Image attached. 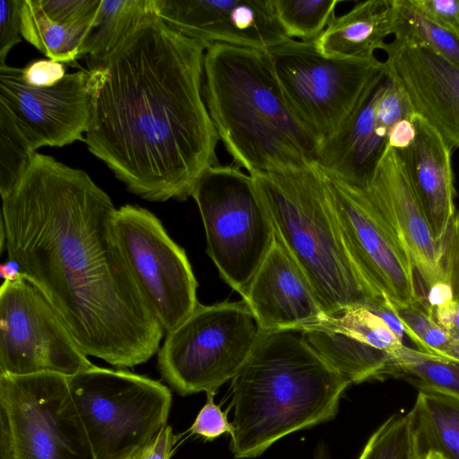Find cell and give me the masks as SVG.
I'll return each instance as SVG.
<instances>
[{
  "label": "cell",
  "instance_id": "cell-1",
  "mask_svg": "<svg viewBox=\"0 0 459 459\" xmlns=\"http://www.w3.org/2000/svg\"><path fill=\"white\" fill-rule=\"evenodd\" d=\"M108 195L82 169L35 152L2 196L1 252L48 299L87 356L145 363L164 329L126 261Z\"/></svg>",
  "mask_w": 459,
  "mask_h": 459
},
{
  "label": "cell",
  "instance_id": "cell-2",
  "mask_svg": "<svg viewBox=\"0 0 459 459\" xmlns=\"http://www.w3.org/2000/svg\"><path fill=\"white\" fill-rule=\"evenodd\" d=\"M207 46L148 16L109 51L86 58L91 117L84 142L128 191L185 200L219 164L203 91Z\"/></svg>",
  "mask_w": 459,
  "mask_h": 459
},
{
  "label": "cell",
  "instance_id": "cell-3",
  "mask_svg": "<svg viewBox=\"0 0 459 459\" xmlns=\"http://www.w3.org/2000/svg\"><path fill=\"white\" fill-rule=\"evenodd\" d=\"M230 381L236 459L258 457L286 436L333 420L351 385L294 330L260 331Z\"/></svg>",
  "mask_w": 459,
  "mask_h": 459
},
{
  "label": "cell",
  "instance_id": "cell-4",
  "mask_svg": "<svg viewBox=\"0 0 459 459\" xmlns=\"http://www.w3.org/2000/svg\"><path fill=\"white\" fill-rule=\"evenodd\" d=\"M204 97L234 166L255 171H292L316 165L318 145L284 101L264 51L207 47Z\"/></svg>",
  "mask_w": 459,
  "mask_h": 459
},
{
  "label": "cell",
  "instance_id": "cell-5",
  "mask_svg": "<svg viewBox=\"0 0 459 459\" xmlns=\"http://www.w3.org/2000/svg\"><path fill=\"white\" fill-rule=\"evenodd\" d=\"M249 175L276 237L306 274L328 316L355 306L385 302L375 294L353 262L326 176L316 165Z\"/></svg>",
  "mask_w": 459,
  "mask_h": 459
},
{
  "label": "cell",
  "instance_id": "cell-6",
  "mask_svg": "<svg viewBox=\"0 0 459 459\" xmlns=\"http://www.w3.org/2000/svg\"><path fill=\"white\" fill-rule=\"evenodd\" d=\"M265 53L285 103L318 149L342 129L385 74V63L376 56L328 57L314 42L289 39Z\"/></svg>",
  "mask_w": 459,
  "mask_h": 459
},
{
  "label": "cell",
  "instance_id": "cell-7",
  "mask_svg": "<svg viewBox=\"0 0 459 459\" xmlns=\"http://www.w3.org/2000/svg\"><path fill=\"white\" fill-rule=\"evenodd\" d=\"M68 381L96 459H139L167 425L172 395L157 380L94 365Z\"/></svg>",
  "mask_w": 459,
  "mask_h": 459
},
{
  "label": "cell",
  "instance_id": "cell-8",
  "mask_svg": "<svg viewBox=\"0 0 459 459\" xmlns=\"http://www.w3.org/2000/svg\"><path fill=\"white\" fill-rule=\"evenodd\" d=\"M191 196L202 217L208 255L223 281L243 297L275 238L251 176L234 165H214L199 178Z\"/></svg>",
  "mask_w": 459,
  "mask_h": 459
},
{
  "label": "cell",
  "instance_id": "cell-9",
  "mask_svg": "<svg viewBox=\"0 0 459 459\" xmlns=\"http://www.w3.org/2000/svg\"><path fill=\"white\" fill-rule=\"evenodd\" d=\"M260 330L247 304H198L158 351L161 377L180 395L214 394L250 356Z\"/></svg>",
  "mask_w": 459,
  "mask_h": 459
},
{
  "label": "cell",
  "instance_id": "cell-10",
  "mask_svg": "<svg viewBox=\"0 0 459 459\" xmlns=\"http://www.w3.org/2000/svg\"><path fill=\"white\" fill-rule=\"evenodd\" d=\"M0 408L9 420L13 459H96L68 377L0 373Z\"/></svg>",
  "mask_w": 459,
  "mask_h": 459
},
{
  "label": "cell",
  "instance_id": "cell-11",
  "mask_svg": "<svg viewBox=\"0 0 459 459\" xmlns=\"http://www.w3.org/2000/svg\"><path fill=\"white\" fill-rule=\"evenodd\" d=\"M94 365L44 294L22 273L0 288V373L73 377Z\"/></svg>",
  "mask_w": 459,
  "mask_h": 459
},
{
  "label": "cell",
  "instance_id": "cell-12",
  "mask_svg": "<svg viewBox=\"0 0 459 459\" xmlns=\"http://www.w3.org/2000/svg\"><path fill=\"white\" fill-rule=\"evenodd\" d=\"M117 236L130 269L164 331L179 326L196 308L197 281L187 255L147 209H117Z\"/></svg>",
  "mask_w": 459,
  "mask_h": 459
},
{
  "label": "cell",
  "instance_id": "cell-13",
  "mask_svg": "<svg viewBox=\"0 0 459 459\" xmlns=\"http://www.w3.org/2000/svg\"><path fill=\"white\" fill-rule=\"evenodd\" d=\"M326 178L348 251L375 294L394 306L425 299L418 291L408 254L388 226L359 194Z\"/></svg>",
  "mask_w": 459,
  "mask_h": 459
},
{
  "label": "cell",
  "instance_id": "cell-14",
  "mask_svg": "<svg viewBox=\"0 0 459 459\" xmlns=\"http://www.w3.org/2000/svg\"><path fill=\"white\" fill-rule=\"evenodd\" d=\"M89 72L66 74L56 85L37 88L22 79V68L0 65V107L31 150L83 141L91 117Z\"/></svg>",
  "mask_w": 459,
  "mask_h": 459
},
{
  "label": "cell",
  "instance_id": "cell-15",
  "mask_svg": "<svg viewBox=\"0 0 459 459\" xmlns=\"http://www.w3.org/2000/svg\"><path fill=\"white\" fill-rule=\"evenodd\" d=\"M352 191L359 194L388 226L428 290L441 283L453 285L451 235L445 243L434 239L403 161L394 149L387 146L368 187Z\"/></svg>",
  "mask_w": 459,
  "mask_h": 459
},
{
  "label": "cell",
  "instance_id": "cell-16",
  "mask_svg": "<svg viewBox=\"0 0 459 459\" xmlns=\"http://www.w3.org/2000/svg\"><path fill=\"white\" fill-rule=\"evenodd\" d=\"M156 9L169 27L207 47L228 44L265 52L290 39L270 0H156Z\"/></svg>",
  "mask_w": 459,
  "mask_h": 459
},
{
  "label": "cell",
  "instance_id": "cell-17",
  "mask_svg": "<svg viewBox=\"0 0 459 459\" xmlns=\"http://www.w3.org/2000/svg\"><path fill=\"white\" fill-rule=\"evenodd\" d=\"M383 51L387 75L414 113L430 125L451 149L459 148V66L429 48L394 39Z\"/></svg>",
  "mask_w": 459,
  "mask_h": 459
},
{
  "label": "cell",
  "instance_id": "cell-18",
  "mask_svg": "<svg viewBox=\"0 0 459 459\" xmlns=\"http://www.w3.org/2000/svg\"><path fill=\"white\" fill-rule=\"evenodd\" d=\"M242 300L261 332H301L328 316L306 274L276 235Z\"/></svg>",
  "mask_w": 459,
  "mask_h": 459
},
{
  "label": "cell",
  "instance_id": "cell-19",
  "mask_svg": "<svg viewBox=\"0 0 459 459\" xmlns=\"http://www.w3.org/2000/svg\"><path fill=\"white\" fill-rule=\"evenodd\" d=\"M416 134L405 149L396 151L427 219L434 239L445 243L455 224L452 149L423 118H414Z\"/></svg>",
  "mask_w": 459,
  "mask_h": 459
},
{
  "label": "cell",
  "instance_id": "cell-20",
  "mask_svg": "<svg viewBox=\"0 0 459 459\" xmlns=\"http://www.w3.org/2000/svg\"><path fill=\"white\" fill-rule=\"evenodd\" d=\"M393 0L357 3L341 16H335L314 42L324 56L334 58L366 59L385 48L392 34Z\"/></svg>",
  "mask_w": 459,
  "mask_h": 459
},
{
  "label": "cell",
  "instance_id": "cell-21",
  "mask_svg": "<svg viewBox=\"0 0 459 459\" xmlns=\"http://www.w3.org/2000/svg\"><path fill=\"white\" fill-rule=\"evenodd\" d=\"M408 415L416 459L431 453L443 459H459V398L418 389Z\"/></svg>",
  "mask_w": 459,
  "mask_h": 459
},
{
  "label": "cell",
  "instance_id": "cell-22",
  "mask_svg": "<svg viewBox=\"0 0 459 459\" xmlns=\"http://www.w3.org/2000/svg\"><path fill=\"white\" fill-rule=\"evenodd\" d=\"M21 35L51 60L60 63L79 58L91 27L65 26L50 20L37 0H22Z\"/></svg>",
  "mask_w": 459,
  "mask_h": 459
},
{
  "label": "cell",
  "instance_id": "cell-23",
  "mask_svg": "<svg viewBox=\"0 0 459 459\" xmlns=\"http://www.w3.org/2000/svg\"><path fill=\"white\" fill-rule=\"evenodd\" d=\"M155 13L156 0H101L80 56L109 51L143 19Z\"/></svg>",
  "mask_w": 459,
  "mask_h": 459
},
{
  "label": "cell",
  "instance_id": "cell-24",
  "mask_svg": "<svg viewBox=\"0 0 459 459\" xmlns=\"http://www.w3.org/2000/svg\"><path fill=\"white\" fill-rule=\"evenodd\" d=\"M392 35L423 45L459 66V34L430 21L408 0H393Z\"/></svg>",
  "mask_w": 459,
  "mask_h": 459
},
{
  "label": "cell",
  "instance_id": "cell-25",
  "mask_svg": "<svg viewBox=\"0 0 459 459\" xmlns=\"http://www.w3.org/2000/svg\"><path fill=\"white\" fill-rule=\"evenodd\" d=\"M396 377L417 387L459 398V362L435 357L405 345L393 355Z\"/></svg>",
  "mask_w": 459,
  "mask_h": 459
},
{
  "label": "cell",
  "instance_id": "cell-26",
  "mask_svg": "<svg viewBox=\"0 0 459 459\" xmlns=\"http://www.w3.org/2000/svg\"><path fill=\"white\" fill-rule=\"evenodd\" d=\"M273 14L285 35L315 42L334 19L340 0H270Z\"/></svg>",
  "mask_w": 459,
  "mask_h": 459
},
{
  "label": "cell",
  "instance_id": "cell-27",
  "mask_svg": "<svg viewBox=\"0 0 459 459\" xmlns=\"http://www.w3.org/2000/svg\"><path fill=\"white\" fill-rule=\"evenodd\" d=\"M390 308L417 350L435 357H444L452 340L433 317L426 299L412 304L390 305Z\"/></svg>",
  "mask_w": 459,
  "mask_h": 459
},
{
  "label": "cell",
  "instance_id": "cell-28",
  "mask_svg": "<svg viewBox=\"0 0 459 459\" xmlns=\"http://www.w3.org/2000/svg\"><path fill=\"white\" fill-rule=\"evenodd\" d=\"M34 153L9 113L0 107L1 197L6 195L17 184Z\"/></svg>",
  "mask_w": 459,
  "mask_h": 459
},
{
  "label": "cell",
  "instance_id": "cell-29",
  "mask_svg": "<svg viewBox=\"0 0 459 459\" xmlns=\"http://www.w3.org/2000/svg\"><path fill=\"white\" fill-rule=\"evenodd\" d=\"M358 459H416L408 413L385 420L369 437Z\"/></svg>",
  "mask_w": 459,
  "mask_h": 459
},
{
  "label": "cell",
  "instance_id": "cell-30",
  "mask_svg": "<svg viewBox=\"0 0 459 459\" xmlns=\"http://www.w3.org/2000/svg\"><path fill=\"white\" fill-rule=\"evenodd\" d=\"M44 13L65 26L91 27L101 0H37Z\"/></svg>",
  "mask_w": 459,
  "mask_h": 459
},
{
  "label": "cell",
  "instance_id": "cell-31",
  "mask_svg": "<svg viewBox=\"0 0 459 459\" xmlns=\"http://www.w3.org/2000/svg\"><path fill=\"white\" fill-rule=\"evenodd\" d=\"M206 396V403L197 414L191 427L192 433L209 440L215 439L223 433H228L230 436L233 432V425L228 420L227 413L214 403V394H208Z\"/></svg>",
  "mask_w": 459,
  "mask_h": 459
},
{
  "label": "cell",
  "instance_id": "cell-32",
  "mask_svg": "<svg viewBox=\"0 0 459 459\" xmlns=\"http://www.w3.org/2000/svg\"><path fill=\"white\" fill-rule=\"evenodd\" d=\"M22 0H0V65L11 48L22 41L20 9Z\"/></svg>",
  "mask_w": 459,
  "mask_h": 459
},
{
  "label": "cell",
  "instance_id": "cell-33",
  "mask_svg": "<svg viewBox=\"0 0 459 459\" xmlns=\"http://www.w3.org/2000/svg\"><path fill=\"white\" fill-rule=\"evenodd\" d=\"M433 22L459 34V0H408Z\"/></svg>",
  "mask_w": 459,
  "mask_h": 459
},
{
  "label": "cell",
  "instance_id": "cell-34",
  "mask_svg": "<svg viewBox=\"0 0 459 459\" xmlns=\"http://www.w3.org/2000/svg\"><path fill=\"white\" fill-rule=\"evenodd\" d=\"M65 74L64 64L51 59L35 60L22 68L23 81L28 85L37 88L52 87Z\"/></svg>",
  "mask_w": 459,
  "mask_h": 459
},
{
  "label": "cell",
  "instance_id": "cell-35",
  "mask_svg": "<svg viewBox=\"0 0 459 459\" xmlns=\"http://www.w3.org/2000/svg\"><path fill=\"white\" fill-rule=\"evenodd\" d=\"M429 309L452 342L459 340V292L452 299Z\"/></svg>",
  "mask_w": 459,
  "mask_h": 459
},
{
  "label": "cell",
  "instance_id": "cell-36",
  "mask_svg": "<svg viewBox=\"0 0 459 459\" xmlns=\"http://www.w3.org/2000/svg\"><path fill=\"white\" fill-rule=\"evenodd\" d=\"M177 441L169 425H165L139 459H169Z\"/></svg>",
  "mask_w": 459,
  "mask_h": 459
},
{
  "label": "cell",
  "instance_id": "cell-37",
  "mask_svg": "<svg viewBox=\"0 0 459 459\" xmlns=\"http://www.w3.org/2000/svg\"><path fill=\"white\" fill-rule=\"evenodd\" d=\"M415 134L414 119H403L391 128L387 146L396 151L405 149L412 143Z\"/></svg>",
  "mask_w": 459,
  "mask_h": 459
},
{
  "label": "cell",
  "instance_id": "cell-38",
  "mask_svg": "<svg viewBox=\"0 0 459 459\" xmlns=\"http://www.w3.org/2000/svg\"><path fill=\"white\" fill-rule=\"evenodd\" d=\"M0 459H13V437L8 417L0 408Z\"/></svg>",
  "mask_w": 459,
  "mask_h": 459
},
{
  "label": "cell",
  "instance_id": "cell-39",
  "mask_svg": "<svg viewBox=\"0 0 459 459\" xmlns=\"http://www.w3.org/2000/svg\"><path fill=\"white\" fill-rule=\"evenodd\" d=\"M21 269L18 263L14 260L8 259L0 265V276L4 281H14L21 274Z\"/></svg>",
  "mask_w": 459,
  "mask_h": 459
},
{
  "label": "cell",
  "instance_id": "cell-40",
  "mask_svg": "<svg viewBox=\"0 0 459 459\" xmlns=\"http://www.w3.org/2000/svg\"><path fill=\"white\" fill-rule=\"evenodd\" d=\"M442 359L459 362V340L453 341Z\"/></svg>",
  "mask_w": 459,
  "mask_h": 459
},
{
  "label": "cell",
  "instance_id": "cell-41",
  "mask_svg": "<svg viewBox=\"0 0 459 459\" xmlns=\"http://www.w3.org/2000/svg\"><path fill=\"white\" fill-rule=\"evenodd\" d=\"M456 247H455V267L457 273V281L459 285V212L456 213Z\"/></svg>",
  "mask_w": 459,
  "mask_h": 459
},
{
  "label": "cell",
  "instance_id": "cell-42",
  "mask_svg": "<svg viewBox=\"0 0 459 459\" xmlns=\"http://www.w3.org/2000/svg\"><path fill=\"white\" fill-rule=\"evenodd\" d=\"M314 459H332L325 445L320 444L317 446L314 454Z\"/></svg>",
  "mask_w": 459,
  "mask_h": 459
},
{
  "label": "cell",
  "instance_id": "cell-43",
  "mask_svg": "<svg viewBox=\"0 0 459 459\" xmlns=\"http://www.w3.org/2000/svg\"><path fill=\"white\" fill-rule=\"evenodd\" d=\"M422 459H443V458L437 454L431 453V454L427 455Z\"/></svg>",
  "mask_w": 459,
  "mask_h": 459
}]
</instances>
